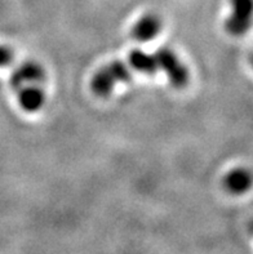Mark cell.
<instances>
[{"mask_svg":"<svg viewBox=\"0 0 253 254\" xmlns=\"http://www.w3.org/2000/svg\"><path fill=\"white\" fill-rule=\"evenodd\" d=\"M132 79L128 64L123 61H112L94 74L90 81L93 93L98 97H106L111 93L116 84L125 83Z\"/></svg>","mask_w":253,"mask_h":254,"instance_id":"6da1fadb","label":"cell"},{"mask_svg":"<svg viewBox=\"0 0 253 254\" xmlns=\"http://www.w3.org/2000/svg\"><path fill=\"white\" fill-rule=\"evenodd\" d=\"M158 67L164 71L174 88H185L189 83V71L181 62L176 53L168 48H161L155 52Z\"/></svg>","mask_w":253,"mask_h":254,"instance_id":"7a4b0ae2","label":"cell"},{"mask_svg":"<svg viewBox=\"0 0 253 254\" xmlns=\"http://www.w3.org/2000/svg\"><path fill=\"white\" fill-rule=\"evenodd\" d=\"M233 13L226 19V30L231 35L241 36L251 27L252 0H231Z\"/></svg>","mask_w":253,"mask_h":254,"instance_id":"3957f363","label":"cell"},{"mask_svg":"<svg viewBox=\"0 0 253 254\" xmlns=\"http://www.w3.org/2000/svg\"><path fill=\"white\" fill-rule=\"evenodd\" d=\"M45 79V72L40 64L35 62H25L17 68L10 76V85L13 89L30 85V84H39Z\"/></svg>","mask_w":253,"mask_h":254,"instance_id":"277c9868","label":"cell"},{"mask_svg":"<svg viewBox=\"0 0 253 254\" xmlns=\"http://www.w3.org/2000/svg\"><path fill=\"white\" fill-rule=\"evenodd\" d=\"M162 21L157 14L149 13L138 19L132 29V36L138 42L145 43L153 40L161 32Z\"/></svg>","mask_w":253,"mask_h":254,"instance_id":"5b68a950","label":"cell"},{"mask_svg":"<svg viewBox=\"0 0 253 254\" xmlns=\"http://www.w3.org/2000/svg\"><path fill=\"white\" fill-rule=\"evenodd\" d=\"M19 106L27 113H35L42 109L45 102V94L38 84H30L19 88Z\"/></svg>","mask_w":253,"mask_h":254,"instance_id":"8992f818","label":"cell"},{"mask_svg":"<svg viewBox=\"0 0 253 254\" xmlns=\"http://www.w3.org/2000/svg\"><path fill=\"white\" fill-rule=\"evenodd\" d=\"M128 66L145 75H154L159 70L155 55H149L141 49H133L129 53Z\"/></svg>","mask_w":253,"mask_h":254,"instance_id":"52a82bcc","label":"cell"},{"mask_svg":"<svg viewBox=\"0 0 253 254\" xmlns=\"http://www.w3.org/2000/svg\"><path fill=\"white\" fill-rule=\"evenodd\" d=\"M252 178L251 173L246 169H234L225 178V186L230 192L243 193L250 190Z\"/></svg>","mask_w":253,"mask_h":254,"instance_id":"ba28073f","label":"cell"},{"mask_svg":"<svg viewBox=\"0 0 253 254\" xmlns=\"http://www.w3.org/2000/svg\"><path fill=\"white\" fill-rule=\"evenodd\" d=\"M13 60V51L9 47L0 45V67L8 66Z\"/></svg>","mask_w":253,"mask_h":254,"instance_id":"9c48e42d","label":"cell"}]
</instances>
